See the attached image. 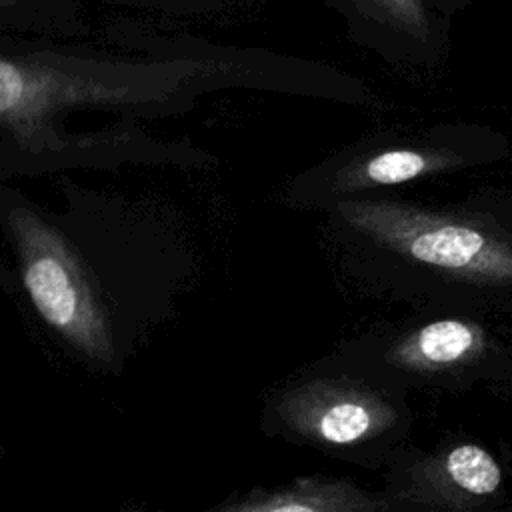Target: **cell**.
Instances as JSON below:
<instances>
[{"label":"cell","mask_w":512,"mask_h":512,"mask_svg":"<svg viewBox=\"0 0 512 512\" xmlns=\"http://www.w3.org/2000/svg\"><path fill=\"white\" fill-rule=\"evenodd\" d=\"M56 212L0 186V232L24 302L86 364L118 370L168 312L184 252L168 232L94 190H70Z\"/></svg>","instance_id":"6da1fadb"},{"label":"cell","mask_w":512,"mask_h":512,"mask_svg":"<svg viewBox=\"0 0 512 512\" xmlns=\"http://www.w3.org/2000/svg\"><path fill=\"white\" fill-rule=\"evenodd\" d=\"M246 80L222 58H108L58 50H0V184L122 164H198L202 152L146 136L136 124L76 132L72 114L124 122L182 114L222 86Z\"/></svg>","instance_id":"7a4b0ae2"},{"label":"cell","mask_w":512,"mask_h":512,"mask_svg":"<svg viewBox=\"0 0 512 512\" xmlns=\"http://www.w3.org/2000/svg\"><path fill=\"white\" fill-rule=\"evenodd\" d=\"M326 210L356 256L384 260L448 288H512V238L494 224L362 194Z\"/></svg>","instance_id":"3957f363"},{"label":"cell","mask_w":512,"mask_h":512,"mask_svg":"<svg viewBox=\"0 0 512 512\" xmlns=\"http://www.w3.org/2000/svg\"><path fill=\"white\" fill-rule=\"evenodd\" d=\"M396 384V382H390ZM384 382L368 380L360 364L326 360L268 396L262 426L290 442L344 458L400 438L406 412Z\"/></svg>","instance_id":"277c9868"},{"label":"cell","mask_w":512,"mask_h":512,"mask_svg":"<svg viewBox=\"0 0 512 512\" xmlns=\"http://www.w3.org/2000/svg\"><path fill=\"white\" fill-rule=\"evenodd\" d=\"M496 146V136L488 140H480V136H422L404 142L362 144L294 178L288 196L296 204L326 208L342 198L478 162L484 150H496Z\"/></svg>","instance_id":"5b68a950"},{"label":"cell","mask_w":512,"mask_h":512,"mask_svg":"<svg viewBox=\"0 0 512 512\" xmlns=\"http://www.w3.org/2000/svg\"><path fill=\"white\" fill-rule=\"evenodd\" d=\"M368 352H372L370 358L384 362L390 376H400V384L410 378L436 384L488 366L490 356L496 354V342L478 320L446 316L392 336L382 352L370 348Z\"/></svg>","instance_id":"8992f818"},{"label":"cell","mask_w":512,"mask_h":512,"mask_svg":"<svg viewBox=\"0 0 512 512\" xmlns=\"http://www.w3.org/2000/svg\"><path fill=\"white\" fill-rule=\"evenodd\" d=\"M380 508L354 486L326 478H298L290 484L248 494L218 506L224 512H336Z\"/></svg>","instance_id":"52a82bcc"},{"label":"cell","mask_w":512,"mask_h":512,"mask_svg":"<svg viewBox=\"0 0 512 512\" xmlns=\"http://www.w3.org/2000/svg\"><path fill=\"white\" fill-rule=\"evenodd\" d=\"M432 496H448L456 506H466L464 500L492 498L502 486V470L494 456L478 444H458L444 452L432 464Z\"/></svg>","instance_id":"ba28073f"},{"label":"cell","mask_w":512,"mask_h":512,"mask_svg":"<svg viewBox=\"0 0 512 512\" xmlns=\"http://www.w3.org/2000/svg\"><path fill=\"white\" fill-rule=\"evenodd\" d=\"M380 22L406 32L412 38H428V18L422 0H362Z\"/></svg>","instance_id":"9c48e42d"},{"label":"cell","mask_w":512,"mask_h":512,"mask_svg":"<svg viewBox=\"0 0 512 512\" xmlns=\"http://www.w3.org/2000/svg\"><path fill=\"white\" fill-rule=\"evenodd\" d=\"M18 0H0V8H6V6H12V4H16Z\"/></svg>","instance_id":"30bf717a"}]
</instances>
